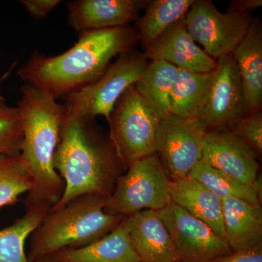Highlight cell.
<instances>
[{
	"label": "cell",
	"instance_id": "cell-1",
	"mask_svg": "<svg viewBox=\"0 0 262 262\" xmlns=\"http://www.w3.org/2000/svg\"><path fill=\"white\" fill-rule=\"evenodd\" d=\"M64 103V120L53 161L64 182V191L51 211L81 196L107 198L125 171L108 134L96 120L80 116Z\"/></svg>",
	"mask_w": 262,
	"mask_h": 262
},
{
	"label": "cell",
	"instance_id": "cell-2",
	"mask_svg": "<svg viewBox=\"0 0 262 262\" xmlns=\"http://www.w3.org/2000/svg\"><path fill=\"white\" fill-rule=\"evenodd\" d=\"M80 34L73 47L61 54L34 52L19 69V77L56 99L64 98L98 80L114 57L134 51L139 42L137 30L130 26Z\"/></svg>",
	"mask_w": 262,
	"mask_h": 262
},
{
	"label": "cell",
	"instance_id": "cell-3",
	"mask_svg": "<svg viewBox=\"0 0 262 262\" xmlns=\"http://www.w3.org/2000/svg\"><path fill=\"white\" fill-rule=\"evenodd\" d=\"M17 107L23 122L20 157L30 174L34 188L26 200L46 202L52 206L59 201L64 182L54 168L55 153L59 143L66 114L65 103L42 89L25 84Z\"/></svg>",
	"mask_w": 262,
	"mask_h": 262
},
{
	"label": "cell",
	"instance_id": "cell-4",
	"mask_svg": "<svg viewBox=\"0 0 262 262\" xmlns=\"http://www.w3.org/2000/svg\"><path fill=\"white\" fill-rule=\"evenodd\" d=\"M106 198L84 195L56 211H50L31 234L29 262L67 248H80L104 237L125 216L104 211Z\"/></svg>",
	"mask_w": 262,
	"mask_h": 262
},
{
	"label": "cell",
	"instance_id": "cell-5",
	"mask_svg": "<svg viewBox=\"0 0 262 262\" xmlns=\"http://www.w3.org/2000/svg\"><path fill=\"white\" fill-rule=\"evenodd\" d=\"M161 121L135 84L119 98L107 121L108 134L125 170L134 162L156 153V134Z\"/></svg>",
	"mask_w": 262,
	"mask_h": 262
},
{
	"label": "cell",
	"instance_id": "cell-6",
	"mask_svg": "<svg viewBox=\"0 0 262 262\" xmlns=\"http://www.w3.org/2000/svg\"><path fill=\"white\" fill-rule=\"evenodd\" d=\"M169 179L156 153L131 164L106 198L104 211L128 216L144 210L159 211L170 201Z\"/></svg>",
	"mask_w": 262,
	"mask_h": 262
},
{
	"label": "cell",
	"instance_id": "cell-7",
	"mask_svg": "<svg viewBox=\"0 0 262 262\" xmlns=\"http://www.w3.org/2000/svg\"><path fill=\"white\" fill-rule=\"evenodd\" d=\"M148 62L135 50L122 53L98 80L66 96L65 103L81 117L101 116L108 121L119 98L139 81Z\"/></svg>",
	"mask_w": 262,
	"mask_h": 262
},
{
	"label": "cell",
	"instance_id": "cell-8",
	"mask_svg": "<svg viewBox=\"0 0 262 262\" xmlns=\"http://www.w3.org/2000/svg\"><path fill=\"white\" fill-rule=\"evenodd\" d=\"M252 20L249 15L222 13L210 0H194L184 17L194 42L215 61L232 54L246 37Z\"/></svg>",
	"mask_w": 262,
	"mask_h": 262
},
{
	"label": "cell",
	"instance_id": "cell-9",
	"mask_svg": "<svg viewBox=\"0 0 262 262\" xmlns=\"http://www.w3.org/2000/svg\"><path fill=\"white\" fill-rule=\"evenodd\" d=\"M207 131L198 118L169 115L156 134V154L170 180L186 178L201 160Z\"/></svg>",
	"mask_w": 262,
	"mask_h": 262
},
{
	"label": "cell",
	"instance_id": "cell-10",
	"mask_svg": "<svg viewBox=\"0 0 262 262\" xmlns=\"http://www.w3.org/2000/svg\"><path fill=\"white\" fill-rule=\"evenodd\" d=\"M157 211L181 262H207L232 252L225 238L173 201Z\"/></svg>",
	"mask_w": 262,
	"mask_h": 262
},
{
	"label": "cell",
	"instance_id": "cell-11",
	"mask_svg": "<svg viewBox=\"0 0 262 262\" xmlns=\"http://www.w3.org/2000/svg\"><path fill=\"white\" fill-rule=\"evenodd\" d=\"M209 96L198 119L207 132L229 130L247 115L244 88L232 54L216 60Z\"/></svg>",
	"mask_w": 262,
	"mask_h": 262
},
{
	"label": "cell",
	"instance_id": "cell-12",
	"mask_svg": "<svg viewBox=\"0 0 262 262\" xmlns=\"http://www.w3.org/2000/svg\"><path fill=\"white\" fill-rule=\"evenodd\" d=\"M257 153L229 130L208 131L205 136L201 162L248 185L259 175Z\"/></svg>",
	"mask_w": 262,
	"mask_h": 262
},
{
	"label": "cell",
	"instance_id": "cell-13",
	"mask_svg": "<svg viewBox=\"0 0 262 262\" xmlns=\"http://www.w3.org/2000/svg\"><path fill=\"white\" fill-rule=\"evenodd\" d=\"M144 0H76L67 5L71 28L82 34L90 31L120 28L139 18Z\"/></svg>",
	"mask_w": 262,
	"mask_h": 262
},
{
	"label": "cell",
	"instance_id": "cell-14",
	"mask_svg": "<svg viewBox=\"0 0 262 262\" xmlns=\"http://www.w3.org/2000/svg\"><path fill=\"white\" fill-rule=\"evenodd\" d=\"M147 61H164L179 70L200 73L213 72L216 61L208 56L191 37L184 18L157 38L144 52Z\"/></svg>",
	"mask_w": 262,
	"mask_h": 262
},
{
	"label": "cell",
	"instance_id": "cell-15",
	"mask_svg": "<svg viewBox=\"0 0 262 262\" xmlns=\"http://www.w3.org/2000/svg\"><path fill=\"white\" fill-rule=\"evenodd\" d=\"M129 237L141 262H181L158 211L144 210L125 216Z\"/></svg>",
	"mask_w": 262,
	"mask_h": 262
},
{
	"label": "cell",
	"instance_id": "cell-16",
	"mask_svg": "<svg viewBox=\"0 0 262 262\" xmlns=\"http://www.w3.org/2000/svg\"><path fill=\"white\" fill-rule=\"evenodd\" d=\"M246 100L247 115L262 106V28L259 20L251 22L246 37L232 53Z\"/></svg>",
	"mask_w": 262,
	"mask_h": 262
},
{
	"label": "cell",
	"instance_id": "cell-17",
	"mask_svg": "<svg viewBox=\"0 0 262 262\" xmlns=\"http://www.w3.org/2000/svg\"><path fill=\"white\" fill-rule=\"evenodd\" d=\"M169 191L173 203L226 239L222 201L214 193L189 177L169 181Z\"/></svg>",
	"mask_w": 262,
	"mask_h": 262
},
{
	"label": "cell",
	"instance_id": "cell-18",
	"mask_svg": "<svg viewBox=\"0 0 262 262\" xmlns=\"http://www.w3.org/2000/svg\"><path fill=\"white\" fill-rule=\"evenodd\" d=\"M225 238L231 251L262 246L261 204L229 198L222 201Z\"/></svg>",
	"mask_w": 262,
	"mask_h": 262
},
{
	"label": "cell",
	"instance_id": "cell-19",
	"mask_svg": "<svg viewBox=\"0 0 262 262\" xmlns=\"http://www.w3.org/2000/svg\"><path fill=\"white\" fill-rule=\"evenodd\" d=\"M57 262H141L131 244L125 217L110 233L80 248H67L51 255Z\"/></svg>",
	"mask_w": 262,
	"mask_h": 262
},
{
	"label": "cell",
	"instance_id": "cell-20",
	"mask_svg": "<svg viewBox=\"0 0 262 262\" xmlns=\"http://www.w3.org/2000/svg\"><path fill=\"white\" fill-rule=\"evenodd\" d=\"M26 212L9 227L0 230V262H29L25 253L29 236L40 225L51 206L25 200Z\"/></svg>",
	"mask_w": 262,
	"mask_h": 262
},
{
	"label": "cell",
	"instance_id": "cell-21",
	"mask_svg": "<svg viewBox=\"0 0 262 262\" xmlns=\"http://www.w3.org/2000/svg\"><path fill=\"white\" fill-rule=\"evenodd\" d=\"M213 71L200 73L179 70L169 100L170 115L181 118H198L209 96Z\"/></svg>",
	"mask_w": 262,
	"mask_h": 262
},
{
	"label": "cell",
	"instance_id": "cell-22",
	"mask_svg": "<svg viewBox=\"0 0 262 262\" xmlns=\"http://www.w3.org/2000/svg\"><path fill=\"white\" fill-rule=\"evenodd\" d=\"M179 69L168 62L150 61L135 84L139 94L163 120L170 115L169 100Z\"/></svg>",
	"mask_w": 262,
	"mask_h": 262
},
{
	"label": "cell",
	"instance_id": "cell-23",
	"mask_svg": "<svg viewBox=\"0 0 262 262\" xmlns=\"http://www.w3.org/2000/svg\"><path fill=\"white\" fill-rule=\"evenodd\" d=\"M194 0L149 1L146 11L138 19L136 27L139 42L145 50L165 30L184 18Z\"/></svg>",
	"mask_w": 262,
	"mask_h": 262
},
{
	"label": "cell",
	"instance_id": "cell-24",
	"mask_svg": "<svg viewBox=\"0 0 262 262\" xmlns=\"http://www.w3.org/2000/svg\"><path fill=\"white\" fill-rule=\"evenodd\" d=\"M188 177L195 179L222 201L234 198L253 204L261 203V177L258 175L253 185H248L200 161Z\"/></svg>",
	"mask_w": 262,
	"mask_h": 262
},
{
	"label": "cell",
	"instance_id": "cell-25",
	"mask_svg": "<svg viewBox=\"0 0 262 262\" xmlns=\"http://www.w3.org/2000/svg\"><path fill=\"white\" fill-rule=\"evenodd\" d=\"M33 188L32 177L20 157L0 155V208L13 206L19 196Z\"/></svg>",
	"mask_w": 262,
	"mask_h": 262
},
{
	"label": "cell",
	"instance_id": "cell-26",
	"mask_svg": "<svg viewBox=\"0 0 262 262\" xmlns=\"http://www.w3.org/2000/svg\"><path fill=\"white\" fill-rule=\"evenodd\" d=\"M23 137V122L18 108L7 104L0 95V155L19 156Z\"/></svg>",
	"mask_w": 262,
	"mask_h": 262
},
{
	"label": "cell",
	"instance_id": "cell-27",
	"mask_svg": "<svg viewBox=\"0 0 262 262\" xmlns=\"http://www.w3.org/2000/svg\"><path fill=\"white\" fill-rule=\"evenodd\" d=\"M229 130L246 141L258 155L262 154V114L256 112L234 122Z\"/></svg>",
	"mask_w": 262,
	"mask_h": 262
},
{
	"label": "cell",
	"instance_id": "cell-28",
	"mask_svg": "<svg viewBox=\"0 0 262 262\" xmlns=\"http://www.w3.org/2000/svg\"><path fill=\"white\" fill-rule=\"evenodd\" d=\"M24 10L35 19L46 18L61 3L60 0H22L20 2Z\"/></svg>",
	"mask_w": 262,
	"mask_h": 262
},
{
	"label": "cell",
	"instance_id": "cell-29",
	"mask_svg": "<svg viewBox=\"0 0 262 262\" xmlns=\"http://www.w3.org/2000/svg\"><path fill=\"white\" fill-rule=\"evenodd\" d=\"M207 262H262V246L250 249L232 251L229 254Z\"/></svg>",
	"mask_w": 262,
	"mask_h": 262
},
{
	"label": "cell",
	"instance_id": "cell-30",
	"mask_svg": "<svg viewBox=\"0 0 262 262\" xmlns=\"http://www.w3.org/2000/svg\"><path fill=\"white\" fill-rule=\"evenodd\" d=\"M261 0H232L227 10V13L237 15H249L251 12L261 8Z\"/></svg>",
	"mask_w": 262,
	"mask_h": 262
},
{
	"label": "cell",
	"instance_id": "cell-31",
	"mask_svg": "<svg viewBox=\"0 0 262 262\" xmlns=\"http://www.w3.org/2000/svg\"><path fill=\"white\" fill-rule=\"evenodd\" d=\"M36 262H57L53 259V258L51 257V256H46V257L40 258V259L38 260Z\"/></svg>",
	"mask_w": 262,
	"mask_h": 262
},
{
	"label": "cell",
	"instance_id": "cell-32",
	"mask_svg": "<svg viewBox=\"0 0 262 262\" xmlns=\"http://www.w3.org/2000/svg\"><path fill=\"white\" fill-rule=\"evenodd\" d=\"M7 75H8V74H7V75H5L3 76V77H2L1 79H0V82H2V80H3V79H4V78H5V77H6Z\"/></svg>",
	"mask_w": 262,
	"mask_h": 262
}]
</instances>
